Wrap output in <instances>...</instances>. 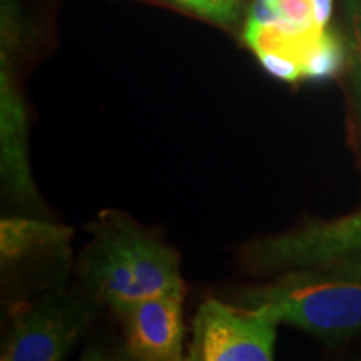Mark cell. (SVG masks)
Returning <instances> with one entry per match:
<instances>
[{"label":"cell","mask_w":361,"mask_h":361,"mask_svg":"<svg viewBox=\"0 0 361 361\" xmlns=\"http://www.w3.org/2000/svg\"><path fill=\"white\" fill-rule=\"evenodd\" d=\"M348 268H351L353 271H356V273H361V263H353V264H350Z\"/></svg>","instance_id":"ac0fdd59"},{"label":"cell","mask_w":361,"mask_h":361,"mask_svg":"<svg viewBox=\"0 0 361 361\" xmlns=\"http://www.w3.org/2000/svg\"><path fill=\"white\" fill-rule=\"evenodd\" d=\"M184 361H201L200 355H197V351H196V348H194L192 345L189 346V351H188V355L184 356Z\"/></svg>","instance_id":"e0dca14e"},{"label":"cell","mask_w":361,"mask_h":361,"mask_svg":"<svg viewBox=\"0 0 361 361\" xmlns=\"http://www.w3.org/2000/svg\"><path fill=\"white\" fill-rule=\"evenodd\" d=\"M345 51L341 40L335 34L324 30L318 47L305 67V79L324 80L336 75L343 67Z\"/></svg>","instance_id":"30bf717a"},{"label":"cell","mask_w":361,"mask_h":361,"mask_svg":"<svg viewBox=\"0 0 361 361\" xmlns=\"http://www.w3.org/2000/svg\"><path fill=\"white\" fill-rule=\"evenodd\" d=\"M173 2L218 22L236 19L241 8V0H173Z\"/></svg>","instance_id":"7c38bea8"},{"label":"cell","mask_w":361,"mask_h":361,"mask_svg":"<svg viewBox=\"0 0 361 361\" xmlns=\"http://www.w3.org/2000/svg\"><path fill=\"white\" fill-rule=\"evenodd\" d=\"M252 24H278L279 19L276 8H274L271 0H252L250 20Z\"/></svg>","instance_id":"4fadbf2b"},{"label":"cell","mask_w":361,"mask_h":361,"mask_svg":"<svg viewBox=\"0 0 361 361\" xmlns=\"http://www.w3.org/2000/svg\"><path fill=\"white\" fill-rule=\"evenodd\" d=\"M74 231L67 226L42 219L4 218L0 223L2 268L25 263L40 256H62L69 250Z\"/></svg>","instance_id":"ba28073f"},{"label":"cell","mask_w":361,"mask_h":361,"mask_svg":"<svg viewBox=\"0 0 361 361\" xmlns=\"http://www.w3.org/2000/svg\"><path fill=\"white\" fill-rule=\"evenodd\" d=\"M353 20H355V42H356V57H358L360 72H361V6L356 7L353 12Z\"/></svg>","instance_id":"2e32d148"},{"label":"cell","mask_w":361,"mask_h":361,"mask_svg":"<svg viewBox=\"0 0 361 361\" xmlns=\"http://www.w3.org/2000/svg\"><path fill=\"white\" fill-rule=\"evenodd\" d=\"M99 305L90 293L59 290L12 310L0 361H64Z\"/></svg>","instance_id":"3957f363"},{"label":"cell","mask_w":361,"mask_h":361,"mask_svg":"<svg viewBox=\"0 0 361 361\" xmlns=\"http://www.w3.org/2000/svg\"><path fill=\"white\" fill-rule=\"evenodd\" d=\"M324 29L303 30L286 24V22L264 25L247 22L245 40L256 56L258 54H274V56L293 61L301 67L305 79V67L318 47Z\"/></svg>","instance_id":"9c48e42d"},{"label":"cell","mask_w":361,"mask_h":361,"mask_svg":"<svg viewBox=\"0 0 361 361\" xmlns=\"http://www.w3.org/2000/svg\"><path fill=\"white\" fill-rule=\"evenodd\" d=\"M361 252V209L345 218L271 236L247 245L241 259L256 273L322 268Z\"/></svg>","instance_id":"277c9868"},{"label":"cell","mask_w":361,"mask_h":361,"mask_svg":"<svg viewBox=\"0 0 361 361\" xmlns=\"http://www.w3.org/2000/svg\"><path fill=\"white\" fill-rule=\"evenodd\" d=\"M2 179L8 196L20 204L39 202L32 173L27 161L24 112L20 101L2 75Z\"/></svg>","instance_id":"52a82bcc"},{"label":"cell","mask_w":361,"mask_h":361,"mask_svg":"<svg viewBox=\"0 0 361 361\" xmlns=\"http://www.w3.org/2000/svg\"><path fill=\"white\" fill-rule=\"evenodd\" d=\"M184 295H162L112 306L126 348L137 361H184Z\"/></svg>","instance_id":"8992f818"},{"label":"cell","mask_w":361,"mask_h":361,"mask_svg":"<svg viewBox=\"0 0 361 361\" xmlns=\"http://www.w3.org/2000/svg\"><path fill=\"white\" fill-rule=\"evenodd\" d=\"M279 19L303 30L322 29L314 20V12L310 0H271Z\"/></svg>","instance_id":"8fae6325"},{"label":"cell","mask_w":361,"mask_h":361,"mask_svg":"<svg viewBox=\"0 0 361 361\" xmlns=\"http://www.w3.org/2000/svg\"><path fill=\"white\" fill-rule=\"evenodd\" d=\"M276 326L259 311L207 298L194 319L191 345L201 361H273Z\"/></svg>","instance_id":"5b68a950"},{"label":"cell","mask_w":361,"mask_h":361,"mask_svg":"<svg viewBox=\"0 0 361 361\" xmlns=\"http://www.w3.org/2000/svg\"><path fill=\"white\" fill-rule=\"evenodd\" d=\"M238 305L319 340L340 341L361 331V274L341 266L328 273L298 269L241 293Z\"/></svg>","instance_id":"7a4b0ae2"},{"label":"cell","mask_w":361,"mask_h":361,"mask_svg":"<svg viewBox=\"0 0 361 361\" xmlns=\"http://www.w3.org/2000/svg\"><path fill=\"white\" fill-rule=\"evenodd\" d=\"M79 361H137L128 348H92Z\"/></svg>","instance_id":"5bb4252c"},{"label":"cell","mask_w":361,"mask_h":361,"mask_svg":"<svg viewBox=\"0 0 361 361\" xmlns=\"http://www.w3.org/2000/svg\"><path fill=\"white\" fill-rule=\"evenodd\" d=\"M80 255L85 291L109 308L162 295H184L179 256L154 234L117 211L92 224Z\"/></svg>","instance_id":"6da1fadb"},{"label":"cell","mask_w":361,"mask_h":361,"mask_svg":"<svg viewBox=\"0 0 361 361\" xmlns=\"http://www.w3.org/2000/svg\"><path fill=\"white\" fill-rule=\"evenodd\" d=\"M311 7L314 12V20L322 29H324L328 24L329 17H331L333 11V0H310Z\"/></svg>","instance_id":"9a60e30c"}]
</instances>
